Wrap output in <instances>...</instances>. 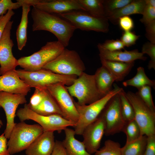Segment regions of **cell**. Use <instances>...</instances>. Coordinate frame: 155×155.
I'll use <instances>...</instances> for the list:
<instances>
[{
    "instance_id": "cell-1",
    "label": "cell",
    "mask_w": 155,
    "mask_h": 155,
    "mask_svg": "<svg viewBox=\"0 0 155 155\" xmlns=\"http://www.w3.org/2000/svg\"><path fill=\"white\" fill-rule=\"evenodd\" d=\"M33 31L45 30L51 32L65 47L69 45L70 40L76 28L69 22L54 14L40 10L34 7L31 11Z\"/></svg>"
},
{
    "instance_id": "cell-2",
    "label": "cell",
    "mask_w": 155,
    "mask_h": 155,
    "mask_svg": "<svg viewBox=\"0 0 155 155\" xmlns=\"http://www.w3.org/2000/svg\"><path fill=\"white\" fill-rule=\"evenodd\" d=\"M109 93L98 100L88 104L80 105L75 101L79 117L74 127L75 134L82 135L85 128L96 120L111 99L123 89L116 84Z\"/></svg>"
},
{
    "instance_id": "cell-3",
    "label": "cell",
    "mask_w": 155,
    "mask_h": 155,
    "mask_svg": "<svg viewBox=\"0 0 155 155\" xmlns=\"http://www.w3.org/2000/svg\"><path fill=\"white\" fill-rule=\"evenodd\" d=\"M15 71L20 79L30 88L39 89L45 88L48 85L56 84L69 86L78 77L76 75L59 74L43 69L35 71H28L24 69H16Z\"/></svg>"
},
{
    "instance_id": "cell-4",
    "label": "cell",
    "mask_w": 155,
    "mask_h": 155,
    "mask_svg": "<svg viewBox=\"0 0 155 155\" xmlns=\"http://www.w3.org/2000/svg\"><path fill=\"white\" fill-rule=\"evenodd\" d=\"M43 132L38 124L30 125L24 121L16 123L7 142L10 155L26 150Z\"/></svg>"
},
{
    "instance_id": "cell-5",
    "label": "cell",
    "mask_w": 155,
    "mask_h": 155,
    "mask_svg": "<svg viewBox=\"0 0 155 155\" xmlns=\"http://www.w3.org/2000/svg\"><path fill=\"white\" fill-rule=\"evenodd\" d=\"M65 49L58 40L49 42L38 51L18 59V65L28 71L40 70L58 56Z\"/></svg>"
},
{
    "instance_id": "cell-6",
    "label": "cell",
    "mask_w": 155,
    "mask_h": 155,
    "mask_svg": "<svg viewBox=\"0 0 155 155\" xmlns=\"http://www.w3.org/2000/svg\"><path fill=\"white\" fill-rule=\"evenodd\" d=\"M42 69L59 74L78 76L84 72L85 67L76 51L65 48L58 56Z\"/></svg>"
},
{
    "instance_id": "cell-7",
    "label": "cell",
    "mask_w": 155,
    "mask_h": 155,
    "mask_svg": "<svg viewBox=\"0 0 155 155\" xmlns=\"http://www.w3.org/2000/svg\"><path fill=\"white\" fill-rule=\"evenodd\" d=\"M66 87L71 96L77 99V103L80 105L90 104L103 96L97 87L94 74L84 72L72 84Z\"/></svg>"
},
{
    "instance_id": "cell-8",
    "label": "cell",
    "mask_w": 155,
    "mask_h": 155,
    "mask_svg": "<svg viewBox=\"0 0 155 155\" xmlns=\"http://www.w3.org/2000/svg\"><path fill=\"white\" fill-rule=\"evenodd\" d=\"M16 115L21 122L32 120L36 122L42 127L44 131H56L60 132L69 127H74L75 125L59 115L44 116L37 114L32 110L26 104L23 108L18 110Z\"/></svg>"
},
{
    "instance_id": "cell-9",
    "label": "cell",
    "mask_w": 155,
    "mask_h": 155,
    "mask_svg": "<svg viewBox=\"0 0 155 155\" xmlns=\"http://www.w3.org/2000/svg\"><path fill=\"white\" fill-rule=\"evenodd\" d=\"M70 22L76 29L106 33L109 30L108 20L82 10H74L57 14Z\"/></svg>"
},
{
    "instance_id": "cell-10",
    "label": "cell",
    "mask_w": 155,
    "mask_h": 155,
    "mask_svg": "<svg viewBox=\"0 0 155 155\" xmlns=\"http://www.w3.org/2000/svg\"><path fill=\"white\" fill-rule=\"evenodd\" d=\"M126 96L132 106L135 118L141 130L142 136L155 134V112L151 109L137 94L131 91Z\"/></svg>"
},
{
    "instance_id": "cell-11",
    "label": "cell",
    "mask_w": 155,
    "mask_h": 155,
    "mask_svg": "<svg viewBox=\"0 0 155 155\" xmlns=\"http://www.w3.org/2000/svg\"><path fill=\"white\" fill-rule=\"evenodd\" d=\"M46 88L56 101L63 117L76 124L79 119V114L75 101L66 86L61 84H56L48 85Z\"/></svg>"
},
{
    "instance_id": "cell-12",
    "label": "cell",
    "mask_w": 155,
    "mask_h": 155,
    "mask_svg": "<svg viewBox=\"0 0 155 155\" xmlns=\"http://www.w3.org/2000/svg\"><path fill=\"white\" fill-rule=\"evenodd\" d=\"M119 93L111 99L101 113L104 119L106 135L123 131L126 122L122 114Z\"/></svg>"
},
{
    "instance_id": "cell-13",
    "label": "cell",
    "mask_w": 155,
    "mask_h": 155,
    "mask_svg": "<svg viewBox=\"0 0 155 155\" xmlns=\"http://www.w3.org/2000/svg\"><path fill=\"white\" fill-rule=\"evenodd\" d=\"M13 21L7 24L0 39V75L14 71L18 66V59L13 56L12 48L14 44L11 38Z\"/></svg>"
},
{
    "instance_id": "cell-14",
    "label": "cell",
    "mask_w": 155,
    "mask_h": 155,
    "mask_svg": "<svg viewBox=\"0 0 155 155\" xmlns=\"http://www.w3.org/2000/svg\"><path fill=\"white\" fill-rule=\"evenodd\" d=\"M25 96L22 94L0 92V105L5 112L7 120L6 126L3 133L7 139L9 138L16 123L14 120L17 108L19 104L27 102Z\"/></svg>"
},
{
    "instance_id": "cell-15",
    "label": "cell",
    "mask_w": 155,
    "mask_h": 155,
    "mask_svg": "<svg viewBox=\"0 0 155 155\" xmlns=\"http://www.w3.org/2000/svg\"><path fill=\"white\" fill-rule=\"evenodd\" d=\"M105 129L104 119L101 113L96 119L88 125L84 130L82 134L83 142L90 154L95 153L98 150Z\"/></svg>"
},
{
    "instance_id": "cell-16",
    "label": "cell",
    "mask_w": 155,
    "mask_h": 155,
    "mask_svg": "<svg viewBox=\"0 0 155 155\" xmlns=\"http://www.w3.org/2000/svg\"><path fill=\"white\" fill-rule=\"evenodd\" d=\"M33 7L47 13L57 14L74 10L85 11L78 0H36Z\"/></svg>"
},
{
    "instance_id": "cell-17",
    "label": "cell",
    "mask_w": 155,
    "mask_h": 155,
    "mask_svg": "<svg viewBox=\"0 0 155 155\" xmlns=\"http://www.w3.org/2000/svg\"><path fill=\"white\" fill-rule=\"evenodd\" d=\"M15 71L0 76V92L26 96L31 88L20 79Z\"/></svg>"
},
{
    "instance_id": "cell-18",
    "label": "cell",
    "mask_w": 155,
    "mask_h": 155,
    "mask_svg": "<svg viewBox=\"0 0 155 155\" xmlns=\"http://www.w3.org/2000/svg\"><path fill=\"white\" fill-rule=\"evenodd\" d=\"M55 141L54 132L44 131L25 150L26 155H51Z\"/></svg>"
},
{
    "instance_id": "cell-19",
    "label": "cell",
    "mask_w": 155,
    "mask_h": 155,
    "mask_svg": "<svg viewBox=\"0 0 155 155\" xmlns=\"http://www.w3.org/2000/svg\"><path fill=\"white\" fill-rule=\"evenodd\" d=\"M97 46L100 59L125 63L134 62L137 59L145 61L146 59V57L144 56V54L139 52L137 49L111 51L103 48L100 43L98 44Z\"/></svg>"
},
{
    "instance_id": "cell-20",
    "label": "cell",
    "mask_w": 155,
    "mask_h": 155,
    "mask_svg": "<svg viewBox=\"0 0 155 155\" xmlns=\"http://www.w3.org/2000/svg\"><path fill=\"white\" fill-rule=\"evenodd\" d=\"M64 131L65 136L62 143L67 155H92L87 151L83 142L75 138L74 130L68 127Z\"/></svg>"
},
{
    "instance_id": "cell-21",
    "label": "cell",
    "mask_w": 155,
    "mask_h": 155,
    "mask_svg": "<svg viewBox=\"0 0 155 155\" xmlns=\"http://www.w3.org/2000/svg\"><path fill=\"white\" fill-rule=\"evenodd\" d=\"M146 5L145 0H133L124 7L112 13L106 18L112 23L117 24L119 19L122 17L133 14H142Z\"/></svg>"
},
{
    "instance_id": "cell-22",
    "label": "cell",
    "mask_w": 155,
    "mask_h": 155,
    "mask_svg": "<svg viewBox=\"0 0 155 155\" xmlns=\"http://www.w3.org/2000/svg\"><path fill=\"white\" fill-rule=\"evenodd\" d=\"M100 59L102 65L109 71L116 82L124 79L131 71L134 63V62L125 63Z\"/></svg>"
},
{
    "instance_id": "cell-23",
    "label": "cell",
    "mask_w": 155,
    "mask_h": 155,
    "mask_svg": "<svg viewBox=\"0 0 155 155\" xmlns=\"http://www.w3.org/2000/svg\"><path fill=\"white\" fill-rule=\"evenodd\" d=\"M94 75L98 89L104 96L112 90L115 79L109 71L102 65L97 69Z\"/></svg>"
},
{
    "instance_id": "cell-24",
    "label": "cell",
    "mask_w": 155,
    "mask_h": 155,
    "mask_svg": "<svg viewBox=\"0 0 155 155\" xmlns=\"http://www.w3.org/2000/svg\"><path fill=\"white\" fill-rule=\"evenodd\" d=\"M31 110L42 115H57L63 117L62 113L57 103L46 88L40 104L36 108Z\"/></svg>"
},
{
    "instance_id": "cell-25",
    "label": "cell",
    "mask_w": 155,
    "mask_h": 155,
    "mask_svg": "<svg viewBox=\"0 0 155 155\" xmlns=\"http://www.w3.org/2000/svg\"><path fill=\"white\" fill-rule=\"evenodd\" d=\"M20 0L22 4V15L20 23L17 30L16 36L18 49L21 50L27 42L28 15L30 11L31 6L24 2L23 0Z\"/></svg>"
},
{
    "instance_id": "cell-26",
    "label": "cell",
    "mask_w": 155,
    "mask_h": 155,
    "mask_svg": "<svg viewBox=\"0 0 155 155\" xmlns=\"http://www.w3.org/2000/svg\"><path fill=\"white\" fill-rule=\"evenodd\" d=\"M123 85L125 87L131 86L137 89L145 86H149L154 88L155 81L150 79L146 75L144 68L140 67L137 69L135 75L132 78L124 81Z\"/></svg>"
},
{
    "instance_id": "cell-27",
    "label": "cell",
    "mask_w": 155,
    "mask_h": 155,
    "mask_svg": "<svg viewBox=\"0 0 155 155\" xmlns=\"http://www.w3.org/2000/svg\"><path fill=\"white\" fill-rule=\"evenodd\" d=\"M147 139V136L144 135L133 142L126 143L121 148L122 155H143Z\"/></svg>"
},
{
    "instance_id": "cell-28",
    "label": "cell",
    "mask_w": 155,
    "mask_h": 155,
    "mask_svg": "<svg viewBox=\"0 0 155 155\" xmlns=\"http://www.w3.org/2000/svg\"><path fill=\"white\" fill-rule=\"evenodd\" d=\"M78 1L86 11L95 16L106 17L103 5V0Z\"/></svg>"
},
{
    "instance_id": "cell-29",
    "label": "cell",
    "mask_w": 155,
    "mask_h": 155,
    "mask_svg": "<svg viewBox=\"0 0 155 155\" xmlns=\"http://www.w3.org/2000/svg\"><path fill=\"white\" fill-rule=\"evenodd\" d=\"M119 94L121 112L124 120L127 122L134 119V110L126 96V93L123 89Z\"/></svg>"
},
{
    "instance_id": "cell-30",
    "label": "cell",
    "mask_w": 155,
    "mask_h": 155,
    "mask_svg": "<svg viewBox=\"0 0 155 155\" xmlns=\"http://www.w3.org/2000/svg\"><path fill=\"white\" fill-rule=\"evenodd\" d=\"M123 131L126 136V143L133 142L142 136L140 128L134 119L126 122Z\"/></svg>"
},
{
    "instance_id": "cell-31",
    "label": "cell",
    "mask_w": 155,
    "mask_h": 155,
    "mask_svg": "<svg viewBox=\"0 0 155 155\" xmlns=\"http://www.w3.org/2000/svg\"><path fill=\"white\" fill-rule=\"evenodd\" d=\"M121 148L118 142L111 140H106L104 146L98 150L94 155H122Z\"/></svg>"
},
{
    "instance_id": "cell-32",
    "label": "cell",
    "mask_w": 155,
    "mask_h": 155,
    "mask_svg": "<svg viewBox=\"0 0 155 155\" xmlns=\"http://www.w3.org/2000/svg\"><path fill=\"white\" fill-rule=\"evenodd\" d=\"M133 0H103L105 17L122 8Z\"/></svg>"
},
{
    "instance_id": "cell-33",
    "label": "cell",
    "mask_w": 155,
    "mask_h": 155,
    "mask_svg": "<svg viewBox=\"0 0 155 155\" xmlns=\"http://www.w3.org/2000/svg\"><path fill=\"white\" fill-rule=\"evenodd\" d=\"M137 89L138 91L136 93L151 109L155 112V107L151 94V87L145 86Z\"/></svg>"
},
{
    "instance_id": "cell-34",
    "label": "cell",
    "mask_w": 155,
    "mask_h": 155,
    "mask_svg": "<svg viewBox=\"0 0 155 155\" xmlns=\"http://www.w3.org/2000/svg\"><path fill=\"white\" fill-rule=\"evenodd\" d=\"M141 52L144 54H146L150 57V60L148 65L149 69L155 70V44L150 42L145 43L142 48Z\"/></svg>"
},
{
    "instance_id": "cell-35",
    "label": "cell",
    "mask_w": 155,
    "mask_h": 155,
    "mask_svg": "<svg viewBox=\"0 0 155 155\" xmlns=\"http://www.w3.org/2000/svg\"><path fill=\"white\" fill-rule=\"evenodd\" d=\"M46 89L35 88L34 92L30 98L29 103L27 104L31 110L36 108L40 104L43 98Z\"/></svg>"
},
{
    "instance_id": "cell-36",
    "label": "cell",
    "mask_w": 155,
    "mask_h": 155,
    "mask_svg": "<svg viewBox=\"0 0 155 155\" xmlns=\"http://www.w3.org/2000/svg\"><path fill=\"white\" fill-rule=\"evenodd\" d=\"M17 1L15 3L11 0H0V16L6 14L9 10L17 9L22 7L20 0Z\"/></svg>"
},
{
    "instance_id": "cell-37",
    "label": "cell",
    "mask_w": 155,
    "mask_h": 155,
    "mask_svg": "<svg viewBox=\"0 0 155 155\" xmlns=\"http://www.w3.org/2000/svg\"><path fill=\"white\" fill-rule=\"evenodd\" d=\"M140 22L145 25L155 20V7L146 4L142 14Z\"/></svg>"
},
{
    "instance_id": "cell-38",
    "label": "cell",
    "mask_w": 155,
    "mask_h": 155,
    "mask_svg": "<svg viewBox=\"0 0 155 155\" xmlns=\"http://www.w3.org/2000/svg\"><path fill=\"white\" fill-rule=\"evenodd\" d=\"M100 44L103 48L111 51L121 50L125 47L120 40L118 39L107 40Z\"/></svg>"
},
{
    "instance_id": "cell-39",
    "label": "cell",
    "mask_w": 155,
    "mask_h": 155,
    "mask_svg": "<svg viewBox=\"0 0 155 155\" xmlns=\"http://www.w3.org/2000/svg\"><path fill=\"white\" fill-rule=\"evenodd\" d=\"M140 37L131 31L123 32L120 40L125 46L128 47L135 44Z\"/></svg>"
},
{
    "instance_id": "cell-40",
    "label": "cell",
    "mask_w": 155,
    "mask_h": 155,
    "mask_svg": "<svg viewBox=\"0 0 155 155\" xmlns=\"http://www.w3.org/2000/svg\"><path fill=\"white\" fill-rule=\"evenodd\" d=\"M118 24L124 32L131 31L134 27L133 20L129 16H125L119 18Z\"/></svg>"
},
{
    "instance_id": "cell-41",
    "label": "cell",
    "mask_w": 155,
    "mask_h": 155,
    "mask_svg": "<svg viewBox=\"0 0 155 155\" xmlns=\"http://www.w3.org/2000/svg\"><path fill=\"white\" fill-rule=\"evenodd\" d=\"M14 14L13 10L10 9L8 10L5 15L0 16V39L7 24Z\"/></svg>"
},
{
    "instance_id": "cell-42",
    "label": "cell",
    "mask_w": 155,
    "mask_h": 155,
    "mask_svg": "<svg viewBox=\"0 0 155 155\" xmlns=\"http://www.w3.org/2000/svg\"><path fill=\"white\" fill-rule=\"evenodd\" d=\"M143 155H155V134L147 136L146 147Z\"/></svg>"
},
{
    "instance_id": "cell-43",
    "label": "cell",
    "mask_w": 155,
    "mask_h": 155,
    "mask_svg": "<svg viewBox=\"0 0 155 155\" xmlns=\"http://www.w3.org/2000/svg\"><path fill=\"white\" fill-rule=\"evenodd\" d=\"M145 36L150 42L155 44V20L145 25Z\"/></svg>"
},
{
    "instance_id": "cell-44",
    "label": "cell",
    "mask_w": 155,
    "mask_h": 155,
    "mask_svg": "<svg viewBox=\"0 0 155 155\" xmlns=\"http://www.w3.org/2000/svg\"><path fill=\"white\" fill-rule=\"evenodd\" d=\"M51 155H67L62 142L55 141L54 148Z\"/></svg>"
},
{
    "instance_id": "cell-45",
    "label": "cell",
    "mask_w": 155,
    "mask_h": 155,
    "mask_svg": "<svg viewBox=\"0 0 155 155\" xmlns=\"http://www.w3.org/2000/svg\"><path fill=\"white\" fill-rule=\"evenodd\" d=\"M7 139L4 133L0 135V155H10L7 149Z\"/></svg>"
},
{
    "instance_id": "cell-46",
    "label": "cell",
    "mask_w": 155,
    "mask_h": 155,
    "mask_svg": "<svg viewBox=\"0 0 155 155\" xmlns=\"http://www.w3.org/2000/svg\"><path fill=\"white\" fill-rule=\"evenodd\" d=\"M146 4L155 7V0H145Z\"/></svg>"
},
{
    "instance_id": "cell-47",
    "label": "cell",
    "mask_w": 155,
    "mask_h": 155,
    "mask_svg": "<svg viewBox=\"0 0 155 155\" xmlns=\"http://www.w3.org/2000/svg\"><path fill=\"white\" fill-rule=\"evenodd\" d=\"M1 107L0 105V107ZM3 125V123H2V122L1 120L0 119V128H1L2 126Z\"/></svg>"
}]
</instances>
